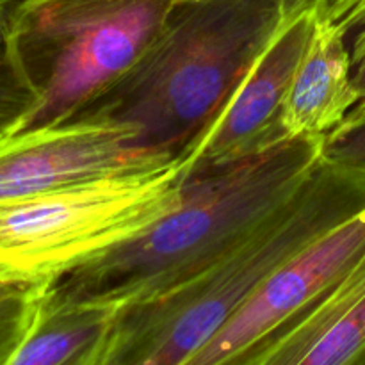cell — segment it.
I'll list each match as a JSON object with an SVG mask.
<instances>
[{
    "label": "cell",
    "instance_id": "cell-7",
    "mask_svg": "<svg viewBox=\"0 0 365 365\" xmlns=\"http://www.w3.org/2000/svg\"><path fill=\"white\" fill-rule=\"evenodd\" d=\"M138 145L127 127L91 116L0 139V205L170 163Z\"/></svg>",
    "mask_w": 365,
    "mask_h": 365
},
{
    "label": "cell",
    "instance_id": "cell-11",
    "mask_svg": "<svg viewBox=\"0 0 365 365\" xmlns=\"http://www.w3.org/2000/svg\"><path fill=\"white\" fill-rule=\"evenodd\" d=\"M118 310L66 299L46 285L34 323L7 365H103Z\"/></svg>",
    "mask_w": 365,
    "mask_h": 365
},
{
    "label": "cell",
    "instance_id": "cell-2",
    "mask_svg": "<svg viewBox=\"0 0 365 365\" xmlns=\"http://www.w3.org/2000/svg\"><path fill=\"white\" fill-rule=\"evenodd\" d=\"M285 18L277 0H184L134 68L78 116L130 128L152 155L182 157L216 121Z\"/></svg>",
    "mask_w": 365,
    "mask_h": 365
},
{
    "label": "cell",
    "instance_id": "cell-4",
    "mask_svg": "<svg viewBox=\"0 0 365 365\" xmlns=\"http://www.w3.org/2000/svg\"><path fill=\"white\" fill-rule=\"evenodd\" d=\"M184 0H21L14 59L36 96L18 132L75 120L125 77ZM16 134V132H14Z\"/></svg>",
    "mask_w": 365,
    "mask_h": 365
},
{
    "label": "cell",
    "instance_id": "cell-15",
    "mask_svg": "<svg viewBox=\"0 0 365 365\" xmlns=\"http://www.w3.org/2000/svg\"><path fill=\"white\" fill-rule=\"evenodd\" d=\"M327 13L348 38L365 27V0H327Z\"/></svg>",
    "mask_w": 365,
    "mask_h": 365
},
{
    "label": "cell",
    "instance_id": "cell-12",
    "mask_svg": "<svg viewBox=\"0 0 365 365\" xmlns=\"http://www.w3.org/2000/svg\"><path fill=\"white\" fill-rule=\"evenodd\" d=\"M13 0H0V139L14 134L36 106V96L25 82L9 39Z\"/></svg>",
    "mask_w": 365,
    "mask_h": 365
},
{
    "label": "cell",
    "instance_id": "cell-6",
    "mask_svg": "<svg viewBox=\"0 0 365 365\" xmlns=\"http://www.w3.org/2000/svg\"><path fill=\"white\" fill-rule=\"evenodd\" d=\"M324 0L287 16L209 130L182 155L185 177L232 166L289 141L284 113Z\"/></svg>",
    "mask_w": 365,
    "mask_h": 365
},
{
    "label": "cell",
    "instance_id": "cell-1",
    "mask_svg": "<svg viewBox=\"0 0 365 365\" xmlns=\"http://www.w3.org/2000/svg\"><path fill=\"white\" fill-rule=\"evenodd\" d=\"M324 141L289 139L242 163L184 177L171 212L50 282V289L73 302L125 307L191 280L305 185L324 157Z\"/></svg>",
    "mask_w": 365,
    "mask_h": 365
},
{
    "label": "cell",
    "instance_id": "cell-14",
    "mask_svg": "<svg viewBox=\"0 0 365 365\" xmlns=\"http://www.w3.org/2000/svg\"><path fill=\"white\" fill-rule=\"evenodd\" d=\"M324 157L365 173V110L349 113L344 123L324 141Z\"/></svg>",
    "mask_w": 365,
    "mask_h": 365
},
{
    "label": "cell",
    "instance_id": "cell-3",
    "mask_svg": "<svg viewBox=\"0 0 365 365\" xmlns=\"http://www.w3.org/2000/svg\"><path fill=\"white\" fill-rule=\"evenodd\" d=\"M365 210V173L323 157L302 189L191 280L120 307L103 365H185L267 277Z\"/></svg>",
    "mask_w": 365,
    "mask_h": 365
},
{
    "label": "cell",
    "instance_id": "cell-9",
    "mask_svg": "<svg viewBox=\"0 0 365 365\" xmlns=\"http://www.w3.org/2000/svg\"><path fill=\"white\" fill-rule=\"evenodd\" d=\"M232 365H365V252L309 309Z\"/></svg>",
    "mask_w": 365,
    "mask_h": 365
},
{
    "label": "cell",
    "instance_id": "cell-17",
    "mask_svg": "<svg viewBox=\"0 0 365 365\" xmlns=\"http://www.w3.org/2000/svg\"><path fill=\"white\" fill-rule=\"evenodd\" d=\"M277 2L282 6L285 16H292V14L302 13V11L316 6V4L321 2V0H277Z\"/></svg>",
    "mask_w": 365,
    "mask_h": 365
},
{
    "label": "cell",
    "instance_id": "cell-13",
    "mask_svg": "<svg viewBox=\"0 0 365 365\" xmlns=\"http://www.w3.org/2000/svg\"><path fill=\"white\" fill-rule=\"evenodd\" d=\"M48 284L0 278V365H7L31 330Z\"/></svg>",
    "mask_w": 365,
    "mask_h": 365
},
{
    "label": "cell",
    "instance_id": "cell-8",
    "mask_svg": "<svg viewBox=\"0 0 365 365\" xmlns=\"http://www.w3.org/2000/svg\"><path fill=\"white\" fill-rule=\"evenodd\" d=\"M365 252V210L267 277L185 365H232L337 284Z\"/></svg>",
    "mask_w": 365,
    "mask_h": 365
},
{
    "label": "cell",
    "instance_id": "cell-10",
    "mask_svg": "<svg viewBox=\"0 0 365 365\" xmlns=\"http://www.w3.org/2000/svg\"><path fill=\"white\" fill-rule=\"evenodd\" d=\"M359 103L349 38L321 7L309 46L298 64L285 102L284 125L291 139H327Z\"/></svg>",
    "mask_w": 365,
    "mask_h": 365
},
{
    "label": "cell",
    "instance_id": "cell-5",
    "mask_svg": "<svg viewBox=\"0 0 365 365\" xmlns=\"http://www.w3.org/2000/svg\"><path fill=\"white\" fill-rule=\"evenodd\" d=\"M182 157L0 205V278L50 284L180 202Z\"/></svg>",
    "mask_w": 365,
    "mask_h": 365
},
{
    "label": "cell",
    "instance_id": "cell-16",
    "mask_svg": "<svg viewBox=\"0 0 365 365\" xmlns=\"http://www.w3.org/2000/svg\"><path fill=\"white\" fill-rule=\"evenodd\" d=\"M349 48H351L353 82H355L356 93H359V103L353 110L362 113L365 110V27L349 38Z\"/></svg>",
    "mask_w": 365,
    "mask_h": 365
}]
</instances>
